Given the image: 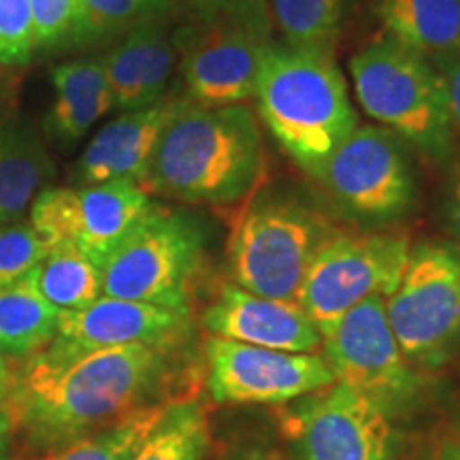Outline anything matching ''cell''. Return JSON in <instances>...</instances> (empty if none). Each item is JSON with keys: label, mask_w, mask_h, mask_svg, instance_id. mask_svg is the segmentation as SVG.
<instances>
[{"label": "cell", "mask_w": 460, "mask_h": 460, "mask_svg": "<svg viewBox=\"0 0 460 460\" xmlns=\"http://www.w3.org/2000/svg\"><path fill=\"white\" fill-rule=\"evenodd\" d=\"M177 348L113 345L66 352L48 343L11 369L7 410L31 458L58 452L154 405Z\"/></svg>", "instance_id": "1"}, {"label": "cell", "mask_w": 460, "mask_h": 460, "mask_svg": "<svg viewBox=\"0 0 460 460\" xmlns=\"http://www.w3.org/2000/svg\"><path fill=\"white\" fill-rule=\"evenodd\" d=\"M267 171L261 119L247 102L205 107L180 101L166 119L143 188L186 203L233 205Z\"/></svg>", "instance_id": "2"}, {"label": "cell", "mask_w": 460, "mask_h": 460, "mask_svg": "<svg viewBox=\"0 0 460 460\" xmlns=\"http://www.w3.org/2000/svg\"><path fill=\"white\" fill-rule=\"evenodd\" d=\"M261 122L312 180L358 126L348 82L335 56L275 41L258 77Z\"/></svg>", "instance_id": "3"}, {"label": "cell", "mask_w": 460, "mask_h": 460, "mask_svg": "<svg viewBox=\"0 0 460 460\" xmlns=\"http://www.w3.org/2000/svg\"><path fill=\"white\" fill-rule=\"evenodd\" d=\"M356 101L429 163H447L456 149L441 75L429 56L382 32L348 62Z\"/></svg>", "instance_id": "4"}, {"label": "cell", "mask_w": 460, "mask_h": 460, "mask_svg": "<svg viewBox=\"0 0 460 460\" xmlns=\"http://www.w3.org/2000/svg\"><path fill=\"white\" fill-rule=\"evenodd\" d=\"M332 228L296 194H256L228 243L233 284L254 295L296 301L305 275Z\"/></svg>", "instance_id": "5"}, {"label": "cell", "mask_w": 460, "mask_h": 460, "mask_svg": "<svg viewBox=\"0 0 460 460\" xmlns=\"http://www.w3.org/2000/svg\"><path fill=\"white\" fill-rule=\"evenodd\" d=\"M203 254L199 222L154 205L101 264L102 295L190 312Z\"/></svg>", "instance_id": "6"}, {"label": "cell", "mask_w": 460, "mask_h": 460, "mask_svg": "<svg viewBox=\"0 0 460 460\" xmlns=\"http://www.w3.org/2000/svg\"><path fill=\"white\" fill-rule=\"evenodd\" d=\"M413 149L377 124H358L322 166L315 183L332 209L362 228H386L416 205Z\"/></svg>", "instance_id": "7"}, {"label": "cell", "mask_w": 460, "mask_h": 460, "mask_svg": "<svg viewBox=\"0 0 460 460\" xmlns=\"http://www.w3.org/2000/svg\"><path fill=\"white\" fill-rule=\"evenodd\" d=\"M411 252L396 228L332 230L305 275L296 303L329 335L349 309L371 296H390Z\"/></svg>", "instance_id": "8"}, {"label": "cell", "mask_w": 460, "mask_h": 460, "mask_svg": "<svg viewBox=\"0 0 460 460\" xmlns=\"http://www.w3.org/2000/svg\"><path fill=\"white\" fill-rule=\"evenodd\" d=\"M386 315L405 358L435 369L460 348V250L452 243L411 245Z\"/></svg>", "instance_id": "9"}, {"label": "cell", "mask_w": 460, "mask_h": 460, "mask_svg": "<svg viewBox=\"0 0 460 460\" xmlns=\"http://www.w3.org/2000/svg\"><path fill=\"white\" fill-rule=\"evenodd\" d=\"M324 360L337 382L382 405L394 420L407 416L427 394V379L402 354L386 315V296L356 305L322 337Z\"/></svg>", "instance_id": "10"}, {"label": "cell", "mask_w": 460, "mask_h": 460, "mask_svg": "<svg viewBox=\"0 0 460 460\" xmlns=\"http://www.w3.org/2000/svg\"><path fill=\"white\" fill-rule=\"evenodd\" d=\"M186 99L205 107L254 99L258 77L273 49V22H190L172 32Z\"/></svg>", "instance_id": "11"}, {"label": "cell", "mask_w": 460, "mask_h": 460, "mask_svg": "<svg viewBox=\"0 0 460 460\" xmlns=\"http://www.w3.org/2000/svg\"><path fill=\"white\" fill-rule=\"evenodd\" d=\"M295 460H396L394 418L343 382L303 396L286 413Z\"/></svg>", "instance_id": "12"}, {"label": "cell", "mask_w": 460, "mask_h": 460, "mask_svg": "<svg viewBox=\"0 0 460 460\" xmlns=\"http://www.w3.org/2000/svg\"><path fill=\"white\" fill-rule=\"evenodd\" d=\"M152 207L147 190L132 181L48 188L34 199L31 224L48 250L73 247L101 267Z\"/></svg>", "instance_id": "13"}, {"label": "cell", "mask_w": 460, "mask_h": 460, "mask_svg": "<svg viewBox=\"0 0 460 460\" xmlns=\"http://www.w3.org/2000/svg\"><path fill=\"white\" fill-rule=\"evenodd\" d=\"M207 386L216 402L281 405L335 384L324 356L284 352L209 337L205 343Z\"/></svg>", "instance_id": "14"}, {"label": "cell", "mask_w": 460, "mask_h": 460, "mask_svg": "<svg viewBox=\"0 0 460 460\" xmlns=\"http://www.w3.org/2000/svg\"><path fill=\"white\" fill-rule=\"evenodd\" d=\"M190 331V312L101 295L82 309L60 312L56 337L49 343L66 352L132 343L180 348Z\"/></svg>", "instance_id": "15"}, {"label": "cell", "mask_w": 460, "mask_h": 460, "mask_svg": "<svg viewBox=\"0 0 460 460\" xmlns=\"http://www.w3.org/2000/svg\"><path fill=\"white\" fill-rule=\"evenodd\" d=\"M203 326L211 337L284 352H315L322 345V332L296 301L254 295L233 281L217 288Z\"/></svg>", "instance_id": "16"}, {"label": "cell", "mask_w": 460, "mask_h": 460, "mask_svg": "<svg viewBox=\"0 0 460 460\" xmlns=\"http://www.w3.org/2000/svg\"><path fill=\"white\" fill-rule=\"evenodd\" d=\"M180 101L181 96H164L156 105L122 111L107 122L92 137L75 164V181L79 186L132 181L143 188L160 132Z\"/></svg>", "instance_id": "17"}, {"label": "cell", "mask_w": 460, "mask_h": 460, "mask_svg": "<svg viewBox=\"0 0 460 460\" xmlns=\"http://www.w3.org/2000/svg\"><path fill=\"white\" fill-rule=\"evenodd\" d=\"M101 58L119 111L156 105L169 96L177 49L166 15L152 17L119 34Z\"/></svg>", "instance_id": "18"}, {"label": "cell", "mask_w": 460, "mask_h": 460, "mask_svg": "<svg viewBox=\"0 0 460 460\" xmlns=\"http://www.w3.org/2000/svg\"><path fill=\"white\" fill-rule=\"evenodd\" d=\"M51 84L56 99L45 124L49 137L62 146L84 139L92 126L115 109L101 56L62 62L51 71Z\"/></svg>", "instance_id": "19"}, {"label": "cell", "mask_w": 460, "mask_h": 460, "mask_svg": "<svg viewBox=\"0 0 460 460\" xmlns=\"http://www.w3.org/2000/svg\"><path fill=\"white\" fill-rule=\"evenodd\" d=\"M388 37L433 58L460 49V0H376Z\"/></svg>", "instance_id": "20"}, {"label": "cell", "mask_w": 460, "mask_h": 460, "mask_svg": "<svg viewBox=\"0 0 460 460\" xmlns=\"http://www.w3.org/2000/svg\"><path fill=\"white\" fill-rule=\"evenodd\" d=\"M54 175L43 141L22 126H0V226L26 214Z\"/></svg>", "instance_id": "21"}, {"label": "cell", "mask_w": 460, "mask_h": 460, "mask_svg": "<svg viewBox=\"0 0 460 460\" xmlns=\"http://www.w3.org/2000/svg\"><path fill=\"white\" fill-rule=\"evenodd\" d=\"M58 315L24 279L0 290V354L24 360L41 352L56 337Z\"/></svg>", "instance_id": "22"}, {"label": "cell", "mask_w": 460, "mask_h": 460, "mask_svg": "<svg viewBox=\"0 0 460 460\" xmlns=\"http://www.w3.org/2000/svg\"><path fill=\"white\" fill-rule=\"evenodd\" d=\"M24 281L58 312L82 309L102 295L101 267L73 247H51Z\"/></svg>", "instance_id": "23"}, {"label": "cell", "mask_w": 460, "mask_h": 460, "mask_svg": "<svg viewBox=\"0 0 460 460\" xmlns=\"http://www.w3.org/2000/svg\"><path fill=\"white\" fill-rule=\"evenodd\" d=\"M275 32L292 49L335 56L341 37L343 0H269Z\"/></svg>", "instance_id": "24"}, {"label": "cell", "mask_w": 460, "mask_h": 460, "mask_svg": "<svg viewBox=\"0 0 460 460\" xmlns=\"http://www.w3.org/2000/svg\"><path fill=\"white\" fill-rule=\"evenodd\" d=\"M172 401L175 399L158 401L154 405L143 407L124 418L122 422L85 437L77 444L31 460H130L163 422Z\"/></svg>", "instance_id": "25"}, {"label": "cell", "mask_w": 460, "mask_h": 460, "mask_svg": "<svg viewBox=\"0 0 460 460\" xmlns=\"http://www.w3.org/2000/svg\"><path fill=\"white\" fill-rule=\"evenodd\" d=\"M209 422L194 401H172L158 429L130 460H205Z\"/></svg>", "instance_id": "26"}, {"label": "cell", "mask_w": 460, "mask_h": 460, "mask_svg": "<svg viewBox=\"0 0 460 460\" xmlns=\"http://www.w3.org/2000/svg\"><path fill=\"white\" fill-rule=\"evenodd\" d=\"M171 0H77L75 45L111 43L152 17L166 15Z\"/></svg>", "instance_id": "27"}, {"label": "cell", "mask_w": 460, "mask_h": 460, "mask_svg": "<svg viewBox=\"0 0 460 460\" xmlns=\"http://www.w3.org/2000/svg\"><path fill=\"white\" fill-rule=\"evenodd\" d=\"M48 254V245L32 224L11 222L0 226V290L17 284Z\"/></svg>", "instance_id": "28"}, {"label": "cell", "mask_w": 460, "mask_h": 460, "mask_svg": "<svg viewBox=\"0 0 460 460\" xmlns=\"http://www.w3.org/2000/svg\"><path fill=\"white\" fill-rule=\"evenodd\" d=\"M37 49L31 0H0V65L24 66Z\"/></svg>", "instance_id": "29"}, {"label": "cell", "mask_w": 460, "mask_h": 460, "mask_svg": "<svg viewBox=\"0 0 460 460\" xmlns=\"http://www.w3.org/2000/svg\"><path fill=\"white\" fill-rule=\"evenodd\" d=\"M37 49H58L75 45L77 34V0H31Z\"/></svg>", "instance_id": "30"}, {"label": "cell", "mask_w": 460, "mask_h": 460, "mask_svg": "<svg viewBox=\"0 0 460 460\" xmlns=\"http://www.w3.org/2000/svg\"><path fill=\"white\" fill-rule=\"evenodd\" d=\"M194 22L258 20L273 22L269 0H186Z\"/></svg>", "instance_id": "31"}, {"label": "cell", "mask_w": 460, "mask_h": 460, "mask_svg": "<svg viewBox=\"0 0 460 460\" xmlns=\"http://www.w3.org/2000/svg\"><path fill=\"white\" fill-rule=\"evenodd\" d=\"M439 217L446 233L450 234L452 245L460 250V160L450 166L441 188Z\"/></svg>", "instance_id": "32"}, {"label": "cell", "mask_w": 460, "mask_h": 460, "mask_svg": "<svg viewBox=\"0 0 460 460\" xmlns=\"http://www.w3.org/2000/svg\"><path fill=\"white\" fill-rule=\"evenodd\" d=\"M444 82L454 135L460 137V49L430 58Z\"/></svg>", "instance_id": "33"}, {"label": "cell", "mask_w": 460, "mask_h": 460, "mask_svg": "<svg viewBox=\"0 0 460 460\" xmlns=\"http://www.w3.org/2000/svg\"><path fill=\"white\" fill-rule=\"evenodd\" d=\"M13 424L7 410V401H0V460H13Z\"/></svg>", "instance_id": "34"}, {"label": "cell", "mask_w": 460, "mask_h": 460, "mask_svg": "<svg viewBox=\"0 0 460 460\" xmlns=\"http://www.w3.org/2000/svg\"><path fill=\"white\" fill-rule=\"evenodd\" d=\"M420 460H460V444L456 437H452V439L444 441V444H439L435 447V450H430L427 456H422Z\"/></svg>", "instance_id": "35"}, {"label": "cell", "mask_w": 460, "mask_h": 460, "mask_svg": "<svg viewBox=\"0 0 460 460\" xmlns=\"http://www.w3.org/2000/svg\"><path fill=\"white\" fill-rule=\"evenodd\" d=\"M9 386H11V365L9 360L0 354V401H7Z\"/></svg>", "instance_id": "36"}, {"label": "cell", "mask_w": 460, "mask_h": 460, "mask_svg": "<svg viewBox=\"0 0 460 460\" xmlns=\"http://www.w3.org/2000/svg\"><path fill=\"white\" fill-rule=\"evenodd\" d=\"M224 460H273V458L261 450H245V452H239V454H234V456L224 458Z\"/></svg>", "instance_id": "37"}, {"label": "cell", "mask_w": 460, "mask_h": 460, "mask_svg": "<svg viewBox=\"0 0 460 460\" xmlns=\"http://www.w3.org/2000/svg\"><path fill=\"white\" fill-rule=\"evenodd\" d=\"M456 439H458V444H460V435H458V437H456Z\"/></svg>", "instance_id": "38"}]
</instances>
